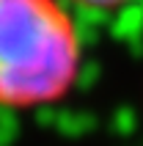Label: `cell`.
Here are the masks:
<instances>
[{
	"label": "cell",
	"instance_id": "cell-1",
	"mask_svg": "<svg viewBox=\"0 0 143 146\" xmlns=\"http://www.w3.org/2000/svg\"><path fill=\"white\" fill-rule=\"evenodd\" d=\"M80 74V36L61 0H0V108L52 105Z\"/></svg>",
	"mask_w": 143,
	"mask_h": 146
},
{
	"label": "cell",
	"instance_id": "cell-2",
	"mask_svg": "<svg viewBox=\"0 0 143 146\" xmlns=\"http://www.w3.org/2000/svg\"><path fill=\"white\" fill-rule=\"evenodd\" d=\"M72 3L94 8V11H107V8H119V6H124V3H132V0H72Z\"/></svg>",
	"mask_w": 143,
	"mask_h": 146
}]
</instances>
